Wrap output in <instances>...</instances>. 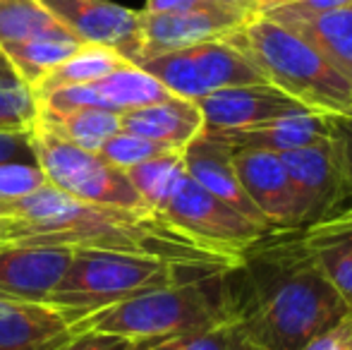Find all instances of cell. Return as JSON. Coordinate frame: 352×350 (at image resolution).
<instances>
[{"label":"cell","instance_id":"74e56055","mask_svg":"<svg viewBox=\"0 0 352 350\" xmlns=\"http://www.w3.org/2000/svg\"><path fill=\"white\" fill-rule=\"evenodd\" d=\"M283 3H290V0H261V12H266V10L276 8V5H283Z\"/></svg>","mask_w":352,"mask_h":350},{"label":"cell","instance_id":"44dd1931","mask_svg":"<svg viewBox=\"0 0 352 350\" xmlns=\"http://www.w3.org/2000/svg\"><path fill=\"white\" fill-rule=\"evenodd\" d=\"M314 46L336 70L352 82V3L314 17L276 19Z\"/></svg>","mask_w":352,"mask_h":350},{"label":"cell","instance_id":"5b68a950","mask_svg":"<svg viewBox=\"0 0 352 350\" xmlns=\"http://www.w3.org/2000/svg\"><path fill=\"white\" fill-rule=\"evenodd\" d=\"M34 159L46 182L84 204L127 211H153L144 204L125 171L96 151L79 149L48 132L34 130Z\"/></svg>","mask_w":352,"mask_h":350},{"label":"cell","instance_id":"d6a6232c","mask_svg":"<svg viewBox=\"0 0 352 350\" xmlns=\"http://www.w3.org/2000/svg\"><path fill=\"white\" fill-rule=\"evenodd\" d=\"M3 164H36L32 132H0V166Z\"/></svg>","mask_w":352,"mask_h":350},{"label":"cell","instance_id":"f546056e","mask_svg":"<svg viewBox=\"0 0 352 350\" xmlns=\"http://www.w3.org/2000/svg\"><path fill=\"white\" fill-rule=\"evenodd\" d=\"M46 175L36 164H3L0 166V199H17L41 190Z\"/></svg>","mask_w":352,"mask_h":350},{"label":"cell","instance_id":"603a6c76","mask_svg":"<svg viewBox=\"0 0 352 350\" xmlns=\"http://www.w3.org/2000/svg\"><path fill=\"white\" fill-rule=\"evenodd\" d=\"M125 65H130V61H125L120 53L103 46H94V43H84L67 61H63L58 67H53L34 87V94H36V98H41L51 91H58V89L91 85V82L101 80V77L111 75V72L120 70Z\"/></svg>","mask_w":352,"mask_h":350},{"label":"cell","instance_id":"d6986e66","mask_svg":"<svg viewBox=\"0 0 352 350\" xmlns=\"http://www.w3.org/2000/svg\"><path fill=\"white\" fill-rule=\"evenodd\" d=\"M201 135L223 142L232 149H254L271 151V154H285V151L329 140L326 137V118L319 113H297V116L274 118V120L256 122L250 127L201 132Z\"/></svg>","mask_w":352,"mask_h":350},{"label":"cell","instance_id":"e0dca14e","mask_svg":"<svg viewBox=\"0 0 352 350\" xmlns=\"http://www.w3.org/2000/svg\"><path fill=\"white\" fill-rule=\"evenodd\" d=\"M314 264L352 309V204L300 228Z\"/></svg>","mask_w":352,"mask_h":350},{"label":"cell","instance_id":"cb8c5ba5","mask_svg":"<svg viewBox=\"0 0 352 350\" xmlns=\"http://www.w3.org/2000/svg\"><path fill=\"white\" fill-rule=\"evenodd\" d=\"M36 118V94L0 51V132H32Z\"/></svg>","mask_w":352,"mask_h":350},{"label":"cell","instance_id":"2e32d148","mask_svg":"<svg viewBox=\"0 0 352 350\" xmlns=\"http://www.w3.org/2000/svg\"><path fill=\"white\" fill-rule=\"evenodd\" d=\"M74 327L51 305L0 298V350H58Z\"/></svg>","mask_w":352,"mask_h":350},{"label":"cell","instance_id":"9c48e42d","mask_svg":"<svg viewBox=\"0 0 352 350\" xmlns=\"http://www.w3.org/2000/svg\"><path fill=\"white\" fill-rule=\"evenodd\" d=\"M280 159L290 175L292 192H295L300 228L324 219L326 214L343 209L348 195H345L329 140L285 151L280 154Z\"/></svg>","mask_w":352,"mask_h":350},{"label":"cell","instance_id":"30bf717a","mask_svg":"<svg viewBox=\"0 0 352 350\" xmlns=\"http://www.w3.org/2000/svg\"><path fill=\"white\" fill-rule=\"evenodd\" d=\"M72 252L65 245L0 248V298L48 305L70 269Z\"/></svg>","mask_w":352,"mask_h":350},{"label":"cell","instance_id":"8992f818","mask_svg":"<svg viewBox=\"0 0 352 350\" xmlns=\"http://www.w3.org/2000/svg\"><path fill=\"white\" fill-rule=\"evenodd\" d=\"M140 67L156 77L173 96L190 98V101H199L228 87L266 82L259 67L228 36L151 58Z\"/></svg>","mask_w":352,"mask_h":350},{"label":"cell","instance_id":"5bb4252c","mask_svg":"<svg viewBox=\"0 0 352 350\" xmlns=\"http://www.w3.org/2000/svg\"><path fill=\"white\" fill-rule=\"evenodd\" d=\"M197 106L204 116V132L235 130V127H250L274 118L311 113L269 82L221 89L199 98Z\"/></svg>","mask_w":352,"mask_h":350},{"label":"cell","instance_id":"4dcf8cb0","mask_svg":"<svg viewBox=\"0 0 352 350\" xmlns=\"http://www.w3.org/2000/svg\"><path fill=\"white\" fill-rule=\"evenodd\" d=\"M158 346L153 341H137L120 333L98 331V329H79L67 343H63L58 350H146Z\"/></svg>","mask_w":352,"mask_h":350},{"label":"cell","instance_id":"484cf974","mask_svg":"<svg viewBox=\"0 0 352 350\" xmlns=\"http://www.w3.org/2000/svg\"><path fill=\"white\" fill-rule=\"evenodd\" d=\"M58 29H63L60 22L41 0H0V48Z\"/></svg>","mask_w":352,"mask_h":350},{"label":"cell","instance_id":"6da1fadb","mask_svg":"<svg viewBox=\"0 0 352 350\" xmlns=\"http://www.w3.org/2000/svg\"><path fill=\"white\" fill-rule=\"evenodd\" d=\"M230 319L259 350H302L352 309L302 243L300 228H276L226 271Z\"/></svg>","mask_w":352,"mask_h":350},{"label":"cell","instance_id":"ffe728a7","mask_svg":"<svg viewBox=\"0 0 352 350\" xmlns=\"http://www.w3.org/2000/svg\"><path fill=\"white\" fill-rule=\"evenodd\" d=\"M34 130L48 132L58 140L87 151H101L103 144L116 132H120V116L91 106L77 108H46L38 106V118Z\"/></svg>","mask_w":352,"mask_h":350},{"label":"cell","instance_id":"7c38bea8","mask_svg":"<svg viewBox=\"0 0 352 350\" xmlns=\"http://www.w3.org/2000/svg\"><path fill=\"white\" fill-rule=\"evenodd\" d=\"M245 22L247 17L235 12H146L142 10L137 65L195 43L226 39Z\"/></svg>","mask_w":352,"mask_h":350},{"label":"cell","instance_id":"836d02e7","mask_svg":"<svg viewBox=\"0 0 352 350\" xmlns=\"http://www.w3.org/2000/svg\"><path fill=\"white\" fill-rule=\"evenodd\" d=\"M302 350H352V312L324 333L311 338Z\"/></svg>","mask_w":352,"mask_h":350},{"label":"cell","instance_id":"9a60e30c","mask_svg":"<svg viewBox=\"0 0 352 350\" xmlns=\"http://www.w3.org/2000/svg\"><path fill=\"white\" fill-rule=\"evenodd\" d=\"M182 161H185L187 175L195 182H199L204 190H209L221 201L232 206L245 219L254 221L264 228H271L264 221V216L256 211V206L250 201L240 180H237L235 166H232V146L211 140L206 135H199L182 149Z\"/></svg>","mask_w":352,"mask_h":350},{"label":"cell","instance_id":"e575fe53","mask_svg":"<svg viewBox=\"0 0 352 350\" xmlns=\"http://www.w3.org/2000/svg\"><path fill=\"white\" fill-rule=\"evenodd\" d=\"M142 10L146 12H232L218 5L216 0H146Z\"/></svg>","mask_w":352,"mask_h":350},{"label":"cell","instance_id":"4316f807","mask_svg":"<svg viewBox=\"0 0 352 350\" xmlns=\"http://www.w3.org/2000/svg\"><path fill=\"white\" fill-rule=\"evenodd\" d=\"M170 151L173 149L158 144V142H151V140H146V137L120 130L103 144V149L98 151V154H101L108 164L116 166V168L130 171V168H135V166L144 164V161L156 159V156H163V154H170Z\"/></svg>","mask_w":352,"mask_h":350},{"label":"cell","instance_id":"277c9868","mask_svg":"<svg viewBox=\"0 0 352 350\" xmlns=\"http://www.w3.org/2000/svg\"><path fill=\"white\" fill-rule=\"evenodd\" d=\"M226 274L182 281L103 307L74 324L79 329L120 333L137 341H175L230 319Z\"/></svg>","mask_w":352,"mask_h":350},{"label":"cell","instance_id":"8fae6325","mask_svg":"<svg viewBox=\"0 0 352 350\" xmlns=\"http://www.w3.org/2000/svg\"><path fill=\"white\" fill-rule=\"evenodd\" d=\"M173 96L153 75H148L140 65H125L101 80L84 87H67L51 91L38 98V106L46 108H77L91 106L111 113H125L132 108L148 106Z\"/></svg>","mask_w":352,"mask_h":350},{"label":"cell","instance_id":"f1b7e54d","mask_svg":"<svg viewBox=\"0 0 352 350\" xmlns=\"http://www.w3.org/2000/svg\"><path fill=\"white\" fill-rule=\"evenodd\" d=\"M326 118V137L333 149L338 173L343 180L345 195L352 199V113H338Z\"/></svg>","mask_w":352,"mask_h":350},{"label":"cell","instance_id":"ac0fdd59","mask_svg":"<svg viewBox=\"0 0 352 350\" xmlns=\"http://www.w3.org/2000/svg\"><path fill=\"white\" fill-rule=\"evenodd\" d=\"M120 130L146 137L173 151H182L204 132V116L197 101L168 96L163 101L120 113Z\"/></svg>","mask_w":352,"mask_h":350},{"label":"cell","instance_id":"3957f363","mask_svg":"<svg viewBox=\"0 0 352 350\" xmlns=\"http://www.w3.org/2000/svg\"><path fill=\"white\" fill-rule=\"evenodd\" d=\"M213 274L218 271L195 269L156 254L77 248L65 278L60 281L48 305L74 327L79 319L122 300Z\"/></svg>","mask_w":352,"mask_h":350},{"label":"cell","instance_id":"7a4b0ae2","mask_svg":"<svg viewBox=\"0 0 352 350\" xmlns=\"http://www.w3.org/2000/svg\"><path fill=\"white\" fill-rule=\"evenodd\" d=\"M269 85L319 116L352 113V82L314 46L266 14L247 19L230 36Z\"/></svg>","mask_w":352,"mask_h":350},{"label":"cell","instance_id":"d4e9b609","mask_svg":"<svg viewBox=\"0 0 352 350\" xmlns=\"http://www.w3.org/2000/svg\"><path fill=\"white\" fill-rule=\"evenodd\" d=\"M125 173L130 177L132 187L140 192L144 204L158 214L161 206L168 201V197L180 185V180L187 175V171L185 161H182V151H170V154L144 161Z\"/></svg>","mask_w":352,"mask_h":350},{"label":"cell","instance_id":"7402d4cb","mask_svg":"<svg viewBox=\"0 0 352 350\" xmlns=\"http://www.w3.org/2000/svg\"><path fill=\"white\" fill-rule=\"evenodd\" d=\"M79 46H84V43L77 41L67 29H58V32H48L41 34V36L5 46L0 51L8 56L12 67L19 72V77L34 89L53 67L67 61Z\"/></svg>","mask_w":352,"mask_h":350},{"label":"cell","instance_id":"d590c367","mask_svg":"<svg viewBox=\"0 0 352 350\" xmlns=\"http://www.w3.org/2000/svg\"><path fill=\"white\" fill-rule=\"evenodd\" d=\"M216 3L232 10V12L242 14V17H247V19L261 14V0H216Z\"/></svg>","mask_w":352,"mask_h":350},{"label":"cell","instance_id":"83f0119b","mask_svg":"<svg viewBox=\"0 0 352 350\" xmlns=\"http://www.w3.org/2000/svg\"><path fill=\"white\" fill-rule=\"evenodd\" d=\"M177 350H259L235 319L197 331L187 338H177Z\"/></svg>","mask_w":352,"mask_h":350},{"label":"cell","instance_id":"52a82bcc","mask_svg":"<svg viewBox=\"0 0 352 350\" xmlns=\"http://www.w3.org/2000/svg\"><path fill=\"white\" fill-rule=\"evenodd\" d=\"M158 214L192 240L232 257H240L261 235L274 230L237 214L190 175L182 177Z\"/></svg>","mask_w":352,"mask_h":350},{"label":"cell","instance_id":"4fadbf2b","mask_svg":"<svg viewBox=\"0 0 352 350\" xmlns=\"http://www.w3.org/2000/svg\"><path fill=\"white\" fill-rule=\"evenodd\" d=\"M232 166L250 201L271 228H300L297 199L280 154L232 149Z\"/></svg>","mask_w":352,"mask_h":350},{"label":"cell","instance_id":"1f68e13d","mask_svg":"<svg viewBox=\"0 0 352 350\" xmlns=\"http://www.w3.org/2000/svg\"><path fill=\"white\" fill-rule=\"evenodd\" d=\"M352 0H290V3L276 5V8L266 10V17L271 19H300V17H314V14H324L331 10H338Z\"/></svg>","mask_w":352,"mask_h":350},{"label":"cell","instance_id":"8d00e7d4","mask_svg":"<svg viewBox=\"0 0 352 350\" xmlns=\"http://www.w3.org/2000/svg\"><path fill=\"white\" fill-rule=\"evenodd\" d=\"M146 350H177V338L175 341H163V343H158V346H151Z\"/></svg>","mask_w":352,"mask_h":350},{"label":"cell","instance_id":"ba28073f","mask_svg":"<svg viewBox=\"0 0 352 350\" xmlns=\"http://www.w3.org/2000/svg\"><path fill=\"white\" fill-rule=\"evenodd\" d=\"M41 5L77 41L111 48L137 65L142 10L113 0H41Z\"/></svg>","mask_w":352,"mask_h":350}]
</instances>
